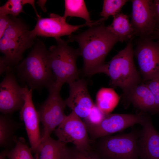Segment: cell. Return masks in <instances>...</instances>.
Wrapping results in <instances>:
<instances>
[{
  "label": "cell",
  "instance_id": "1",
  "mask_svg": "<svg viewBox=\"0 0 159 159\" xmlns=\"http://www.w3.org/2000/svg\"><path fill=\"white\" fill-rule=\"evenodd\" d=\"M74 41L79 44L80 56L83 60V72L87 76L95 74L96 70L105 63L106 56L115 44L119 42L104 22L78 34L69 36L67 42Z\"/></svg>",
  "mask_w": 159,
  "mask_h": 159
},
{
  "label": "cell",
  "instance_id": "2",
  "mask_svg": "<svg viewBox=\"0 0 159 159\" xmlns=\"http://www.w3.org/2000/svg\"><path fill=\"white\" fill-rule=\"evenodd\" d=\"M17 75L32 90L47 89L56 84L48 62V50L41 41L36 42L29 53L16 66Z\"/></svg>",
  "mask_w": 159,
  "mask_h": 159
},
{
  "label": "cell",
  "instance_id": "3",
  "mask_svg": "<svg viewBox=\"0 0 159 159\" xmlns=\"http://www.w3.org/2000/svg\"><path fill=\"white\" fill-rule=\"evenodd\" d=\"M132 39L129 41L124 49L108 62L99 67L95 72V74L101 73L108 76L110 78V85L112 87L121 89L124 99L130 89L141 83L142 79L135 64Z\"/></svg>",
  "mask_w": 159,
  "mask_h": 159
},
{
  "label": "cell",
  "instance_id": "4",
  "mask_svg": "<svg viewBox=\"0 0 159 159\" xmlns=\"http://www.w3.org/2000/svg\"><path fill=\"white\" fill-rule=\"evenodd\" d=\"M36 37L22 20L12 16L10 24L0 38V51L6 63L11 67L16 66L24 52L34 44Z\"/></svg>",
  "mask_w": 159,
  "mask_h": 159
},
{
  "label": "cell",
  "instance_id": "5",
  "mask_svg": "<svg viewBox=\"0 0 159 159\" xmlns=\"http://www.w3.org/2000/svg\"><path fill=\"white\" fill-rule=\"evenodd\" d=\"M55 39L57 44L48 50V62L56 85L62 87L65 83L69 84L80 79L76 61L80 53L79 49L70 47L67 41L60 38Z\"/></svg>",
  "mask_w": 159,
  "mask_h": 159
},
{
  "label": "cell",
  "instance_id": "6",
  "mask_svg": "<svg viewBox=\"0 0 159 159\" xmlns=\"http://www.w3.org/2000/svg\"><path fill=\"white\" fill-rule=\"evenodd\" d=\"M140 131L99 138L92 146L102 159H139L138 141Z\"/></svg>",
  "mask_w": 159,
  "mask_h": 159
},
{
  "label": "cell",
  "instance_id": "7",
  "mask_svg": "<svg viewBox=\"0 0 159 159\" xmlns=\"http://www.w3.org/2000/svg\"><path fill=\"white\" fill-rule=\"evenodd\" d=\"M61 87L56 84L49 89L47 97L37 110L43 127L41 140L51 136L67 116L64 113L67 106L60 94Z\"/></svg>",
  "mask_w": 159,
  "mask_h": 159
},
{
  "label": "cell",
  "instance_id": "8",
  "mask_svg": "<svg viewBox=\"0 0 159 159\" xmlns=\"http://www.w3.org/2000/svg\"><path fill=\"white\" fill-rule=\"evenodd\" d=\"M133 53L144 81L159 78V40L140 37Z\"/></svg>",
  "mask_w": 159,
  "mask_h": 159
},
{
  "label": "cell",
  "instance_id": "9",
  "mask_svg": "<svg viewBox=\"0 0 159 159\" xmlns=\"http://www.w3.org/2000/svg\"><path fill=\"white\" fill-rule=\"evenodd\" d=\"M54 132L58 140L66 144H73L78 151L92 149L91 140L85 123L72 111Z\"/></svg>",
  "mask_w": 159,
  "mask_h": 159
},
{
  "label": "cell",
  "instance_id": "10",
  "mask_svg": "<svg viewBox=\"0 0 159 159\" xmlns=\"http://www.w3.org/2000/svg\"><path fill=\"white\" fill-rule=\"evenodd\" d=\"M144 112L138 114H105L98 124L87 127L90 139L92 142L100 138L111 135L136 124H141Z\"/></svg>",
  "mask_w": 159,
  "mask_h": 159
},
{
  "label": "cell",
  "instance_id": "11",
  "mask_svg": "<svg viewBox=\"0 0 159 159\" xmlns=\"http://www.w3.org/2000/svg\"><path fill=\"white\" fill-rule=\"evenodd\" d=\"M24 102V87L18 83L12 71L7 72L0 84V111L11 115L20 110Z\"/></svg>",
  "mask_w": 159,
  "mask_h": 159
},
{
  "label": "cell",
  "instance_id": "12",
  "mask_svg": "<svg viewBox=\"0 0 159 159\" xmlns=\"http://www.w3.org/2000/svg\"><path fill=\"white\" fill-rule=\"evenodd\" d=\"M24 88V102L20 110V118L24 123L32 153L37 156L41 138L39 115L33 102V90L26 85Z\"/></svg>",
  "mask_w": 159,
  "mask_h": 159
},
{
  "label": "cell",
  "instance_id": "13",
  "mask_svg": "<svg viewBox=\"0 0 159 159\" xmlns=\"http://www.w3.org/2000/svg\"><path fill=\"white\" fill-rule=\"evenodd\" d=\"M153 0H132L131 23L135 34L140 37H150L156 28Z\"/></svg>",
  "mask_w": 159,
  "mask_h": 159
},
{
  "label": "cell",
  "instance_id": "14",
  "mask_svg": "<svg viewBox=\"0 0 159 159\" xmlns=\"http://www.w3.org/2000/svg\"><path fill=\"white\" fill-rule=\"evenodd\" d=\"M66 19L63 16L51 13L49 18H38L34 29L32 30L36 37H52L55 39L69 36L83 26H88L86 24L73 25L68 23Z\"/></svg>",
  "mask_w": 159,
  "mask_h": 159
},
{
  "label": "cell",
  "instance_id": "15",
  "mask_svg": "<svg viewBox=\"0 0 159 159\" xmlns=\"http://www.w3.org/2000/svg\"><path fill=\"white\" fill-rule=\"evenodd\" d=\"M69 95L65 100L66 106L80 118L87 117L95 105L89 94L86 81L79 79L69 84Z\"/></svg>",
  "mask_w": 159,
  "mask_h": 159
},
{
  "label": "cell",
  "instance_id": "16",
  "mask_svg": "<svg viewBox=\"0 0 159 159\" xmlns=\"http://www.w3.org/2000/svg\"><path fill=\"white\" fill-rule=\"evenodd\" d=\"M138 141L140 159H159V132L150 116L145 113Z\"/></svg>",
  "mask_w": 159,
  "mask_h": 159
},
{
  "label": "cell",
  "instance_id": "17",
  "mask_svg": "<svg viewBox=\"0 0 159 159\" xmlns=\"http://www.w3.org/2000/svg\"><path fill=\"white\" fill-rule=\"evenodd\" d=\"M125 99L142 112H157L153 95L145 83L137 84L131 88Z\"/></svg>",
  "mask_w": 159,
  "mask_h": 159
},
{
  "label": "cell",
  "instance_id": "18",
  "mask_svg": "<svg viewBox=\"0 0 159 159\" xmlns=\"http://www.w3.org/2000/svg\"><path fill=\"white\" fill-rule=\"evenodd\" d=\"M72 148L58 140L48 136L41 140L38 159H70Z\"/></svg>",
  "mask_w": 159,
  "mask_h": 159
},
{
  "label": "cell",
  "instance_id": "19",
  "mask_svg": "<svg viewBox=\"0 0 159 159\" xmlns=\"http://www.w3.org/2000/svg\"><path fill=\"white\" fill-rule=\"evenodd\" d=\"M21 124L14 120L9 115L0 116V146L4 150H9L15 146L17 138L15 133Z\"/></svg>",
  "mask_w": 159,
  "mask_h": 159
},
{
  "label": "cell",
  "instance_id": "20",
  "mask_svg": "<svg viewBox=\"0 0 159 159\" xmlns=\"http://www.w3.org/2000/svg\"><path fill=\"white\" fill-rule=\"evenodd\" d=\"M113 18L112 24L107 26L109 30L117 36L121 42L132 39L135 34L127 15L119 13Z\"/></svg>",
  "mask_w": 159,
  "mask_h": 159
},
{
  "label": "cell",
  "instance_id": "21",
  "mask_svg": "<svg viewBox=\"0 0 159 159\" xmlns=\"http://www.w3.org/2000/svg\"><path fill=\"white\" fill-rule=\"evenodd\" d=\"M64 7L63 16L65 19L68 17H76L82 18L86 21V23L90 27L103 22L101 19L95 22H92L84 0H65Z\"/></svg>",
  "mask_w": 159,
  "mask_h": 159
},
{
  "label": "cell",
  "instance_id": "22",
  "mask_svg": "<svg viewBox=\"0 0 159 159\" xmlns=\"http://www.w3.org/2000/svg\"><path fill=\"white\" fill-rule=\"evenodd\" d=\"M120 97L112 88L102 87L96 96V105L104 113H110L117 105Z\"/></svg>",
  "mask_w": 159,
  "mask_h": 159
},
{
  "label": "cell",
  "instance_id": "23",
  "mask_svg": "<svg viewBox=\"0 0 159 159\" xmlns=\"http://www.w3.org/2000/svg\"><path fill=\"white\" fill-rule=\"evenodd\" d=\"M8 159H35L32 150L22 137L17 138L14 147L11 149L4 150Z\"/></svg>",
  "mask_w": 159,
  "mask_h": 159
},
{
  "label": "cell",
  "instance_id": "24",
  "mask_svg": "<svg viewBox=\"0 0 159 159\" xmlns=\"http://www.w3.org/2000/svg\"><path fill=\"white\" fill-rule=\"evenodd\" d=\"M127 0H104L101 16L105 21L110 16L113 17L119 13L123 6L128 1Z\"/></svg>",
  "mask_w": 159,
  "mask_h": 159
},
{
  "label": "cell",
  "instance_id": "25",
  "mask_svg": "<svg viewBox=\"0 0 159 159\" xmlns=\"http://www.w3.org/2000/svg\"><path fill=\"white\" fill-rule=\"evenodd\" d=\"M28 0H8L0 7V14L16 17L21 13H24V5L28 4Z\"/></svg>",
  "mask_w": 159,
  "mask_h": 159
},
{
  "label": "cell",
  "instance_id": "26",
  "mask_svg": "<svg viewBox=\"0 0 159 159\" xmlns=\"http://www.w3.org/2000/svg\"><path fill=\"white\" fill-rule=\"evenodd\" d=\"M105 114L95 104L88 115L84 119L83 121L86 127L94 126L99 123Z\"/></svg>",
  "mask_w": 159,
  "mask_h": 159
},
{
  "label": "cell",
  "instance_id": "27",
  "mask_svg": "<svg viewBox=\"0 0 159 159\" xmlns=\"http://www.w3.org/2000/svg\"><path fill=\"white\" fill-rule=\"evenodd\" d=\"M154 97L157 112L159 111V78L145 82Z\"/></svg>",
  "mask_w": 159,
  "mask_h": 159
},
{
  "label": "cell",
  "instance_id": "28",
  "mask_svg": "<svg viewBox=\"0 0 159 159\" xmlns=\"http://www.w3.org/2000/svg\"><path fill=\"white\" fill-rule=\"evenodd\" d=\"M12 19V16L9 15L0 14V38L10 24Z\"/></svg>",
  "mask_w": 159,
  "mask_h": 159
},
{
  "label": "cell",
  "instance_id": "29",
  "mask_svg": "<svg viewBox=\"0 0 159 159\" xmlns=\"http://www.w3.org/2000/svg\"><path fill=\"white\" fill-rule=\"evenodd\" d=\"M79 151L84 159H102L92 148L90 150Z\"/></svg>",
  "mask_w": 159,
  "mask_h": 159
},
{
  "label": "cell",
  "instance_id": "30",
  "mask_svg": "<svg viewBox=\"0 0 159 159\" xmlns=\"http://www.w3.org/2000/svg\"><path fill=\"white\" fill-rule=\"evenodd\" d=\"M152 7L156 23V29L159 28V0H153Z\"/></svg>",
  "mask_w": 159,
  "mask_h": 159
},
{
  "label": "cell",
  "instance_id": "31",
  "mask_svg": "<svg viewBox=\"0 0 159 159\" xmlns=\"http://www.w3.org/2000/svg\"><path fill=\"white\" fill-rule=\"evenodd\" d=\"M72 148V153L70 159H84L79 151L75 147Z\"/></svg>",
  "mask_w": 159,
  "mask_h": 159
},
{
  "label": "cell",
  "instance_id": "32",
  "mask_svg": "<svg viewBox=\"0 0 159 159\" xmlns=\"http://www.w3.org/2000/svg\"><path fill=\"white\" fill-rule=\"evenodd\" d=\"M149 37L153 40H159V28L155 29L153 32Z\"/></svg>",
  "mask_w": 159,
  "mask_h": 159
},
{
  "label": "cell",
  "instance_id": "33",
  "mask_svg": "<svg viewBox=\"0 0 159 159\" xmlns=\"http://www.w3.org/2000/svg\"><path fill=\"white\" fill-rule=\"evenodd\" d=\"M47 1L46 0H38L37 2L38 5L40 7L43 11L45 12H46L47 11L45 6V5Z\"/></svg>",
  "mask_w": 159,
  "mask_h": 159
},
{
  "label": "cell",
  "instance_id": "34",
  "mask_svg": "<svg viewBox=\"0 0 159 159\" xmlns=\"http://www.w3.org/2000/svg\"><path fill=\"white\" fill-rule=\"evenodd\" d=\"M6 158L5 152L4 150L0 154V159H5Z\"/></svg>",
  "mask_w": 159,
  "mask_h": 159
}]
</instances>
